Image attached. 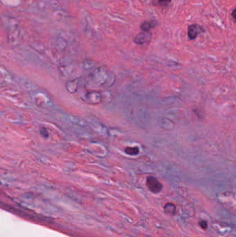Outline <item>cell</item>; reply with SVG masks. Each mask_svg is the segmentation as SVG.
<instances>
[{"label": "cell", "mask_w": 236, "mask_h": 237, "mask_svg": "<svg viewBox=\"0 0 236 237\" xmlns=\"http://www.w3.org/2000/svg\"><path fill=\"white\" fill-rule=\"evenodd\" d=\"M82 100L90 105H97L102 101V96L98 91H87L83 96Z\"/></svg>", "instance_id": "1"}, {"label": "cell", "mask_w": 236, "mask_h": 237, "mask_svg": "<svg viewBox=\"0 0 236 237\" xmlns=\"http://www.w3.org/2000/svg\"><path fill=\"white\" fill-rule=\"evenodd\" d=\"M146 185L148 189L154 193H159L163 189V185L156 178L148 176L146 179Z\"/></svg>", "instance_id": "2"}, {"label": "cell", "mask_w": 236, "mask_h": 237, "mask_svg": "<svg viewBox=\"0 0 236 237\" xmlns=\"http://www.w3.org/2000/svg\"><path fill=\"white\" fill-rule=\"evenodd\" d=\"M152 40V34L150 31H143L134 38V42L139 45H147Z\"/></svg>", "instance_id": "3"}, {"label": "cell", "mask_w": 236, "mask_h": 237, "mask_svg": "<svg viewBox=\"0 0 236 237\" xmlns=\"http://www.w3.org/2000/svg\"><path fill=\"white\" fill-rule=\"evenodd\" d=\"M203 31V28L197 24L190 25L188 29V34L190 40H194L199 35L200 33Z\"/></svg>", "instance_id": "4"}, {"label": "cell", "mask_w": 236, "mask_h": 237, "mask_svg": "<svg viewBox=\"0 0 236 237\" xmlns=\"http://www.w3.org/2000/svg\"><path fill=\"white\" fill-rule=\"evenodd\" d=\"M155 26L156 24L154 22H144L141 24V29L143 31H150V30Z\"/></svg>", "instance_id": "5"}, {"label": "cell", "mask_w": 236, "mask_h": 237, "mask_svg": "<svg viewBox=\"0 0 236 237\" xmlns=\"http://www.w3.org/2000/svg\"><path fill=\"white\" fill-rule=\"evenodd\" d=\"M175 210H176V209H175V206L172 203H167L164 207L165 212L167 214H175Z\"/></svg>", "instance_id": "6"}, {"label": "cell", "mask_w": 236, "mask_h": 237, "mask_svg": "<svg viewBox=\"0 0 236 237\" xmlns=\"http://www.w3.org/2000/svg\"><path fill=\"white\" fill-rule=\"evenodd\" d=\"M124 151L126 154L129 155H136L139 153L138 147H126Z\"/></svg>", "instance_id": "7"}, {"label": "cell", "mask_w": 236, "mask_h": 237, "mask_svg": "<svg viewBox=\"0 0 236 237\" xmlns=\"http://www.w3.org/2000/svg\"><path fill=\"white\" fill-rule=\"evenodd\" d=\"M40 134L44 137V138H48L49 137V132H48L47 129L46 128H42L40 129Z\"/></svg>", "instance_id": "8"}, {"label": "cell", "mask_w": 236, "mask_h": 237, "mask_svg": "<svg viewBox=\"0 0 236 237\" xmlns=\"http://www.w3.org/2000/svg\"><path fill=\"white\" fill-rule=\"evenodd\" d=\"M199 225L202 229H204V230H206V229L207 227H208V223L206 222L205 221H202L199 223Z\"/></svg>", "instance_id": "9"}, {"label": "cell", "mask_w": 236, "mask_h": 237, "mask_svg": "<svg viewBox=\"0 0 236 237\" xmlns=\"http://www.w3.org/2000/svg\"><path fill=\"white\" fill-rule=\"evenodd\" d=\"M157 1L161 5H167L171 2V0H157Z\"/></svg>", "instance_id": "10"}, {"label": "cell", "mask_w": 236, "mask_h": 237, "mask_svg": "<svg viewBox=\"0 0 236 237\" xmlns=\"http://www.w3.org/2000/svg\"><path fill=\"white\" fill-rule=\"evenodd\" d=\"M232 16H233V19H234L235 22H236V9H234V11H233V13H232Z\"/></svg>", "instance_id": "11"}]
</instances>
